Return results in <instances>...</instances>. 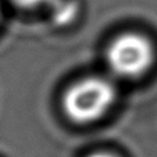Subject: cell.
<instances>
[{"mask_svg": "<svg viewBox=\"0 0 157 157\" xmlns=\"http://www.w3.org/2000/svg\"><path fill=\"white\" fill-rule=\"evenodd\" d=\"M117 99V90L103 77H86L77 81L64 94L63 109L75 123L96 122L108 113Z\"/></svg>", "mask_w": 157, "mask_h": 157, "instance_id": "cell-1", "label": "cell"}, {"mask_svg": "<svg viewBox=\"0 0 157 157\" xmlns=\"http://www.w3.org/2000/svg\"><path fill=\"white\" fill-rule=\"evenodd\" d=\"M106 65L114 75L135 79L144 75L155 63V47L140 33H122L109 43Z\"/></svg>", "mask_w": 157, "mask_h": 157, "instance_id": "cell-2", "label": "cell"}, {"mask_svg": "<svg viewBox=\"0 0 157 157\" xmlns=\"http://www.w3.org/2000/svg\"><path fill=\"white\" fill-rule=\"evenodd\" d=\"M51 7L53 21L59 25L70 24L78 13V5L74 0H56Z\"/></svg>", "mask_w": 157, "mask_h": 157, "instance_id": "cell-3", "label": "cell"}, {"mask_svg": "<svg viewBox=\"0 0 157 157\" xmlns=\"http://www.w3.org/2000/svg\"><path fill=\"white\" fill-rule=\"evenodd\" d=\"M10 2L24 9H36L42 7H51L56 0H10Z\"/></svg>", "mask_w": 157, "mask_h": 157, "instance_id": "cell-4", "label": "cell"}, {"mask_svg": "<svg viewBox=\"0 0 157 157\" xmlns=\"http://www.w3.org/2000/svg\"><path fill=\"white\" fill-rule=\"evenodd\" d=\"M88 157H116V156L114 155H110V153H106V152H98V153L90 155Z\"/></svg>", "mask_w": 157, "mask_h": 157, "instance_id": "cell-5", "label": "cell"}, {"mask_svg": "<svg viewBox=\"0 0 157 157\" xmlns=\"http://www.w3.org/2000/svg\"><path fill=\"white\" fill-rule=\"evenodd\" d=\"M0 18H2V8H0Z\"/></svg>", "mask_w": 157, "mask_h": 157, "instance_id": "cell-6", "label": "cell"}]
</instances>
